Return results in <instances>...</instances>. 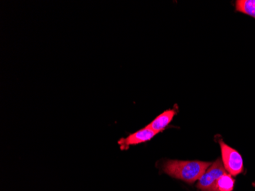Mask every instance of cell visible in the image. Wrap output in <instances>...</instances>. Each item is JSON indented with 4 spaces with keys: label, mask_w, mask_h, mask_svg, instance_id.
Masks as SVG:
<instances>
[{
    "label": "cell",
    "mask_w": 255,
    "mask_h": 191,
    "mask_svg": "<svg viewBox=\"0 0 255 191\" xmlns=\"http://www.w3.org/2000/svg\"><path fill=\"white\" fill-rule=\"evenodd\" d=\"M211 165L210 162L200 161L167 160L162 165L161 169L171 178L187 184H193L200 179Z\"/></svg>",
    "instance_id": "1"
},
{
    "label": "cell",
    "mask_w": 255,
    "mask_h": 191,
    "mask_svg": "<svg viewBox=\"0 0 255 191\" xmlns=\"http://www.w3.org/2000/svg\"><path fill=\"white\" fill-rule=\"evenodd\" d=\"M219 144L221 147L223 165L226 170L233 177L242 174L244 171V162L242 155L223 141H220Z\"/></svg>",
    "instance_id": "2"
},
{
    "label": "cell",
    "mask_w": 255,
    "mask_h": 191,
    "mask_svg": "<svg viewBox=\"0 0 255 191\" xmlns=\"http://www.w3.org/2000/svg\"><path fill=\"white\" fill-rule=\"evenodd\" d=\"M226 174L221 159H217L210 165L196 184V188L201 191H214L218 180Z\"/></svg>",
    "instance_id": "3"
},
{
    "label": "cell",
    "mask_w": 255,
    "mask_h": 191,
    "mask_svg": "<svg viewBox=\"0 0 255 191\" xmlns=\"http://www.w3.org/2000/svg\"><path fill=\"white\" fill-rule=\"evenodd\" d=\"M157 134V132L146 126L126 138H122L118 141V145L122 151L128 150L130 146L141 144L151 140Z\"/></svg>",
    "instance_id": "4"
},
{
    "label": "cell",
    "mask_w": 255,
    "mask_h": 191,
    "mask_svg": "<svg viewBox=\"0 0 255 191\" xmlns=\"http://www.w3.org/2000/svg\"><path fill=\"white\" fill-rule=\"evenodd\" d=\"M177 114L176 109L167 110L159 115L151 123L147 125V127L155 131L157 133L164 130L169 124L171 123L173 117Z\"/></svg>",
    "instance_id": "5"
},
{
    "label": "cell",
    "mask_w": 255,
    "mask_h": 191,
    "mask_svg": "<svg viewBox=\"0 0 255 191\" xmlns=\"http://www.w3.org/2000/svg\"><path fill=\"white\" fill-rule=\"evenodd\" d=\"M236 180L230 174H225L219 178L215 186L214 191H233Z\"/></svg>",
    "instance_id": "6"
},
{
    "label": "cell",
    "mask_w": 255,
    "mask_h": 191,
    "mask_svg": "<svg viewBox=\"0 0 255 191\" xmlns=\"http://www.w3.org/2000/svg\"><path fill=\"white\" fill-rule=\"evenodd\" d=\"M236 10L255 18V0H238Z\"/></svg>",
    "instance_id": "7"
},
{
    "label": "cell",
    "mask_w": 255,
    "mask_h": 191,
    "mask_svg": "<svg viewBox=\"0 0 255 191\" xmlns=\"http://www.w3.org/2000/svg\"><path fill=\"white\" fill-rule=\"evenodd\" d=\"M252 185H253L254 188H255V182H253V183H252Z\"/></svg>",
    "instance_id": "8"
}]
</instances>
